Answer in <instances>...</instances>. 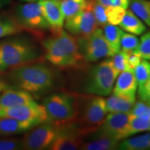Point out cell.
Returning <instances> with one entry per match:
<instances>
[{
  "label": "cell",
  "mask_w": 150,
  "mask_h": 150,
  "mask_svg": "<svg viewBox=\"0 0 150 150\" xmlns=\"http://www.w3.org/2000/svg\"><path fill=\"white\" fill-rule=\"evenodd\" d=\"M34 102V97L31 93L3 86L0 94V109L29 104Z\"/></svg>",
  "instance_id": "cell-15"
},
{
  "label": "cell",
  "mask_w": 150,
  "mask_h": 150,
  "mask_svg": "<svg viewBox=\"0 0 150 150\" xmlns=\"http://www.w3.org/2000/svg\"><path fill=\"white\" fill-rule=\"evenodd\" d=\"M126 9L118 6H107L106 7V15L108 24L112 25H119L122 20Z\"/></svg>",
  "instance_id": "cell-30"
},
{
  "label": "cell",
  "mask_w": 150,
  "mask_h": 150,
  "mask_svg": "<svg viewBox=\"0 0 150 150\" xmlns=\"http://www.w3.org/2000/svg\"><path fill=\"white\" fill-rule=\"evenodd\" d=\"M36 125L11 117L0 118V137H10L27 132Z\"/></svg>",
  "instance_id": "cell-17"
},
{
  "label": "cell",
  "mask_w": 150,
  "mask_h": 150,
  "mask_svg": "<svg viewBox=\"0 0 150 150\" xmlns=\"http://www.w3.org/2000/svg\"><path fill=\"white\" fill-rule=\"evenodd\" d=\"M0 82L6 87L27 91L34 97H40L56 88L59 74L41 60L11 69L0 75Z\"/></svg>",
  "instance_id": "cell-1"
},
{
  "label": "cell",
  "mask_w": 150,
  "mask_h": 150,
  "mask_svg": "<svg viewBox=\"0 0 150 150\" xmlns=\"http://www.w3.org/2000/svg\"><path fill=\"white\" fill-rule=\"evenodd\" d=\"M119 140L110 137H97L96 139L83 142L80 149L83 150H115L118 149Z\"/></svg>",
  "instance_id": "cell-22"
},
{
  "label": "cell",
  "mask_w": 150,
  "mask_h": 150,
  "mask_svg": "<svg viewBox=\"0 0 150 150\" xmlns=\"http://www.w3.org/2000/svg\"><path fill=\"white\" fill-rule=\"evenodd\" d=\"M3 88V84L0 82V94H1V90Z\"/></svg>",
  "instance_id": "cell-40"
},
{
  "label": "cell",
  "mask_w": 150,
  "mask_h": 150,
  "mask_svg": "<svg viewBox=\"0 0 150 150\" xmlns=\"http://www.w3.org/2000/svg\"><path fill=\"white\" fill-rule=\"evenodd\" d=\"M22 31H24L12 16L0 15V39Z\"/></svg>",
  "instance_id": "cell-24"
},
{
  "label": "cell",
  "mask_w": 150,
  "mask_h": 150,
  "mask_svg": "<svg viewBox=\"0 0 150 150\" xmlns=\"http://www.w3.org/2000/svg\"><path fill=\"white\" fill-rule=\"evenodd\" d=\"M1 117H11L19 120L28 121L36 125L50 121L43 105L35 102L29 104L0 109Z\"/></svg>",
  "instance_id": "cell-11"
},
{
  "label": "cell",
  "mask_w": 150,
  "mask_h": 150,
  "mask_svg": "<svg viewBox=\"0 0 150 150\" xmlns=\"http://www.w3.org/2000/svg\"><path fill=\"white\" fill-rule=\"evenodd\" d=\"M59 3L65 20L87 9L88 0H59Z\"/></svg>",
  "instance_id": "cell-23"
},
{
  "label": "cell",
  "mask_w": 150,
  "mask_h": 150,
  "mask_svg": "<svg viewBox=\"0 0 150 150\" xmlns=\"http://www.w3.org/2000/svg\"><path fill=\"white\" fill-rule=\"evenodd\" d=\"M134 71L138 88H139L150 78V63L148 60L142 59L140 64L134 69Z\"/></svg>",
  "instance_id": "cell-28"
},
{
  "label": "cell",
  "mask_w": 150,
  "mask_h": 150,
  "mask_svg": "<svg viewBox=\"0 0 150 150\" xmlns=\"http://www.w3.org/2000/svg\"><path fill=\"white\" fill-rule=\"evenodd\" d=\"M147 102H148V103H149V104H150V99H149V100H148V101H147Z\"/></svg>",
  "instance_id": "cell-41"
},
{
  "label": "cell",
  "mask_w": 150,
  "mask_h": 150,
  "mask_svg": "<svg viewBox=\"0 0 150 150\" xmlns=\"http://www.w3.org/2000/svg\"><path fill=\"white\" fill-rule=\"evenodd\" d=\"M102 30L105 39L109 46L111 57L120 50L121 38L124 31L121 28L110 24H106Z\"/></svg>",
  "instance_id": "cell-19"
},
{
  "label": "cell",
  "mask_w": 150,
  "mask_h": 150,
  "mask_svg": "<svg viewBox=\"0 0 150 150\" xmlns=\"http://www.w3.org/2000/svg\"><path fill=\"white\" fill-rule=\"evenodd\" d=\"M45 60L42 51L27 35L18 33L0 39V75L11 69Z\"/></svg>",
  "instance_id": "cell-3"
},
{
  "label": "cell",
  "mask_w": 150,
  "mask_h": 150,
  "mask_svg": "<svg viewBox=\"0 0 150 150\" xmlns=\"http://www.w3.org/2000/svg\"><path fill=\"white\" fill-rule=\"evenodd\" d=\"M130 113L150 121V104L141 100L136 102Z\"/></svg>",
  "instance_id": "cell-33"
},
{
  "label": "cell",
  "mask_w": 150,
  "mask_h": 150,
  "mask_svg": "<svg viewBox=\"0 0 150 150\" xmlns=\"http://www.w3.org/2000/svg\"><path fill=\"white\" fill-rule=\"evenodd\" d=\"M130 10L150 28V0H130Z\"/></svg>",
  "instance_id": "cell-25"
},
{
  "label": "cell",
  "mask_w": 150,
  "mask_h": 150,
  "mask_svg": "<svg viewBox=\"0 0 150 150\" xmlns=\"http://www.w3.org/2000/svg\"><path fill=\"white\" fill-rule=\"evenodd\" d=\"M97 1L105 7L118 6L125 9L128 8L130 3V0H97Z\"/></svg>",
  "instance_id": "cell-35"
},
{
  "label": "cell",
  "mask_w": 150,
  "mask_h": 150,
  "mask_svg": "<svg viewBox=\"0 0 150 150\" xmlns=\"http://www.w3.org/2000/svg\"><path fill=\"white\" fill-rule=\"evenodd\" d=\"M11 2H12V0H0V11L6 6L10 4Z\"/></svg>",
  "instance_id": "cell-38"
},
{
  "label": "cell",
  "mask_w": 150,
  "mask_h": 150,
  "mask_svg": "<svg viewBox=\"0 0 150 150\" xmlns=\"http://www.w3.org/2000/svg\"><path fill=\"white\" fill-rule=\"evenodd\" d=\"M22 149V140L16 138L0 137V150Z\"/></svg>",
  "instance_id": "cell-34"
},
{
  "label": "cell",
  "mask_w": 150,
  "mask_h": 150,
  "mask_svg": "<svg viewBox=\"0 0 150 150\" xmlns=\"http://www.w3.org/2000/svg\"><path fill=\"white\" fill-rule=\"evenodd\" d=\"M64 27L67 32L75 38L88 36L98 28L95 17L89 9L65 20Z\"/></svg>",
  "instance_id": "cell-13"
},
{
  "label": "cell",
  "mask_w": 150,
  "mask_h": 150,
  "mask_svg": "<svg viewBox=\"0 0 150 150\" xmlns=\"http://www.w3.org/2000/svg\"><path fill=\"white\" fill-rule=\"evenodd\" d=\"M42 105L49 120L58 124L74 123L78 114L77 95L65 92L50 94L44 99Z\"/></svg>",
  "instance_id": "cell-5"
},
{
  "label": "cell",
  "mask_w": 150,
  "mask_h": 150,
  "mask_svg": "<svg viewBox=\"0 0 150 150\" xmlns=\"http://www.w3.org/2000/svg\"><path fill=\"white\" fill-rule=\"evenodd\" d=\"M22 2H35V1H40L41 0H20Z\"/></svg>",
  "instance_id": "cell-39"
},
{
  "label": "cell",
  "mask_w": 150,
  "mask_h": 150,
  "mask_svg": "<svg viewBox=\"0 0 150 150\" xmlns=\"http://www.w3.org/2000/svg\"><path fill=\"white\" fill-rule=\"evenodd\" d=\"M118 149L150 150V131L140 136L127 138L120 142Z\"/></svg>",
  "instance_id": "cell-21"
},
{
  "label": "cell",
  "mask_w": 150,
  "mask_h": 150,
  "mask_svg": "<svg viewBox=\"0 0 150 150\" xmlns=\"http://www.w3.org/2000/svg\"><path fill=\"white\" fill-rule=\"evenodd\" d=\"M93 13L97 26L99 28H103L108 24L106 15V7L97 1V0H88V8Z\"/></svg>",
  "instance_id": "cell-27"
},
{
  "label": "cell",
  "mask_w": 150,
  "mask_h": 150,
  "mask_svg": "<svg viewBox=\"0 0 150 150\" xmlns=\"http://www.w3.org/2000/svg\"><path fill=\"white\" fill-rule=\"evenodd\" d=\"M119 25L125 31L135 35L143 34L147 30L145 24L131 10L126 11Z\"/></svg>",
  "instance_id": "cell-18"
},
{
  "label": "cell",
  "mask_w": 150,
  "mask_h": 150,
  "mask_svg": "<svg viewBox=\"0 0 150 150\" xmlns=\"http://www.w3.org/2000/svg\"><path fill=\"white\" fill-rule=\"evenodd\" d=\"M41 44L44 59L57 68H81L86 63L76 38L65 30L52 32Z\"/></svg>",
  "instance_id": "cell-2"
},
{
  "label": "cell",
  "mask_w": 150,
  "mask_h": 150,
  "mask_svg": "<svg viewBox=\"0 0 150 150\" xmlns=\"http://www.w3.org/2000/svg\"><path fill=\"white\" fill-rule=\"evenodd\" d=\"M63 124L48 121L36 125L26 132L22 140V149H49L61 131Z\"/></svg>",
  "instance_id": "cell-8"
},
{
  "label": "cell",
  "mask_w": 150,
  "mask_h": 150,
  "mask_svg": "<svg viewBox=\"0 0 150 150\" xmlns=\"http://www.w3.org/2000/svg\"><path fill=\"white\" fill-rule=\"evenodd\" d=\"M39 3L51 32L63 29L65 18L60 8L59 0H41Z\"/></svg>",
  "instance_id": "cell-16"
},
{
  "label": "cell",
  "mask_w": 150,
  "mask_h": 150,
  "mask_svg": "<svg viewBox=\"0 0 150 150\" xmlns=\"http://www.w3.org/2000/svg\"><path fill=\"white\" fill-rule=\"evenodd\" d=\"M12 16L23 31H28L38 38H44L47 31H51L39 1L17 5L14 8Z\"/></svg>",
  "instance_id": "cell-7"
},
{
  "label": "cell",
  "mask_w": 150,
  "mask_h": 150,
  "mask_svg": "<svg viewBox=\"0 0 150 150\" xmlns=\"http://www.w3.org/2000/svg\"><path fill=\"white\" fill-rule=\"evenodd\" d=\"M76 40L86 63H95L104 58L110 57L109 46L102 28L98 27L86 37L76 38Z\"/></svg>",
  "instance_id": "cell-9"
},
{
  "label": "cell",
  "mask_w": 150,
  "mask_h": 150,
  "mask_svg": "<svg viewBox=\"0 0 150 150\" xmlns=\"http://www.w3.org/2000/svg\"><path fill=\"white\" fill-rule=\"evenodd\" d=\"M130 113L128 112H108L98 127L93 136H105L121 141L127 138Z\"/></svg>",
  "instance_id": "cell-10"
},
{
  "label": "cell",
  "mask_w": 150,
  "mask_h": 150,
  "mask_svg": "<svg viewBox=\"0 0 150 150\" xmlns=\"http://www.w3.org/2000/svg\"><path fill=\"white\" fill-rule=\"evenodd\" d=\"M137 89L138 83L134 69L129 68L118 74L112 88V93L117 96L136 101Z\"/></svg>",
  "instance_id": "cell-14"
},
{
  "label": "cell",
  "mask_w": 150,
  "mask_h": 150,
  "mask_svg": "<svg viewBox=\"0 0 150 150\" xmlns=\"http://www.w3.org/2000/svg\"><path fill=\"white\" fill-rule=\"evenodd\" d=\"M106 99L108 112H128L130 113L136 101L117 96L112 93Z\"/></svg>",
  "instance_id": "cell-20"
},
{
  "label": "cell",
  "mask_w": 150,
  "mask_h": 150,
  "mask_svg": "<svg viewBox=\"0 0 150 150\" xmlns=\"http://www.w3.org/2000/svg\"><path fill=\"white\" fill-rule=\"evenodd\" d=\"M142 59L140 56L135 53V52H132V53L129 54L128 57V63L129 65V68L134 69L141 62Z\"/></svg>",
  "instance_id": "cell-37"
},
{
  "label": "cell",
  "mask_w": 150,
  "mask_h": 150,
  "mask_svg": "<svg viewBox=\"0 0 150 150\" xmlns=\"http://www.w3.org/2000/svg\"><path fill=\"white\" fill-rule=\"evenodd\" d=\"M134 52L140 56L142 59L150 60V31L142 35L138 48Z\"/></svg>",
  "instance_id": "cell-32"
},
{
  "label": "cell",
  "mask_w": 150,
  "mask_h": 150,
  "mask_svg": "<svg viewBox=\"0 0 150 150\" xmlns=\"http://www.w3.org/2000/svg\"><path fill=\"white\" fill-rule=\"evenodd\" d=\"M138 97L140 100L147 102L150 99V78L141 87L138 88Z\"/></svg>",
  "instance_id": "cell-36"
},
{
  "label": "cell",
  "mask_w": 150,
  "mask_h": 150,
  "mask_svg": "<svg viewBox=\"0 0 150 150\" xmlns=\"http://www.w3.org/2000/svg\"><path fill=\"white\" fill-rule=\"evenodd\" d=\"M139 45V39L131 33L124 32L120 41V50L130 54L136 51Z\"/></svg>",
  "instance_id": "cell-29"
},
{
  "label": "cell",
  "mask_w": 150,
  "mask_h": 150,
  "mask_svg": "<svg viewBox=\"0 0 150 150\" xmlns=\"http://www.w3.org/2000/svg\"><path fill=\"white\" fill-rule=\"evenodd\" d=\"M119 74L110 59L94 65L86 74L83 86V93L88 95L107 96L112 91Z\"/></svg>",
  "instance_id": "cell-6"
},
{
  "label": "cell",
  "mask_w": 150,
  "mask_h": 150,
  "mask_svg": "<svg viewBox=\"0 0 150 150\" xmlns=\"http://www.w3.org/2000/svg\"><path fill=\"white\" fill-rule=\"evenodd\" d=\"M128 57L129 53L120 50L113 56H112L111 59H110L116 70L120 73L129 69Z\"/></svg>",
  "instance_id": "cell-31"
},
{
  "label": "cell",
  "mask_w": 150,
  "mask_h": 150,
  "mask_svg": "<svg viewBox=\"0 0 150 150\" xmlns=\"http://www.w3.org/2000/svg\"><path fill=\"white\" fill-rule=\"evenodd\" d=\"M84 138L76 124H63L61 131L54 140L49 149L76 150L80 149Z\"/></svg>",
  "instance_id": "cell-12"
},
{
  "label": "cell",
  "mask_w": 150,
  "mask_h": 150,
  "mask_svg": "<svg viewBox=\"0 0 150 150\" xmlns=\"http://www.w3.org/2000/svg\"><path fill=\"white\" fill-rule=\"evenodd\" d=\"M78 114L75 124L83 136L95 132L107 114L106 99L98 95H77Z\"/></svg>",
  "instance_id": "cell-4"
},
{
  "label": "cell",
  "mask_w": 150,
  "mask_h": 150,
  "mask_svg": "<svg viewBox=\"0 0 150 150\" xmlns=\"http://www.w3.org/2000/svg\"><path fill=\"white\" fill-rule=\"evenodd\" d=\"M145 131H150V121L130 113L127 138Z\"/></svg>",
  "instance_id": "cell-26"
}]
</instances>
